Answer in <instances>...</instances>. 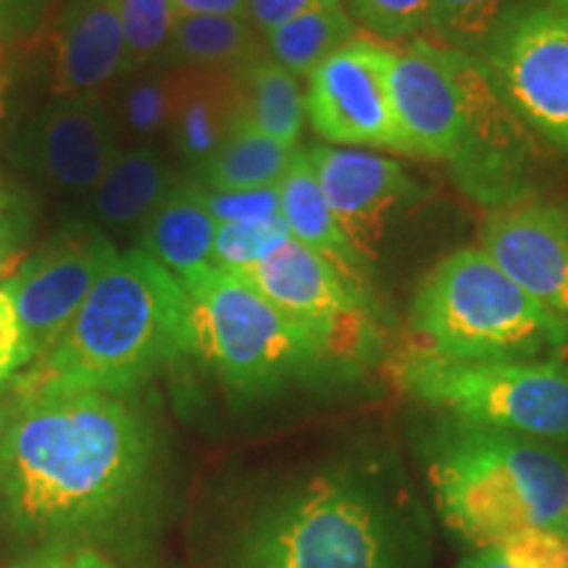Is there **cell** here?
<instances>
[{
    "mask_svg": "<svg viewBox=\"0 0 568 568\" xmlns=\"http://www.w3.org/2000/svg\"><path fill=\"white\" fill-rule=\"evenodd\" d=\"M13 393L0 466L3 521L21 537L74 542L130 514L153 464L140 410L98 389Z\"/></svg>",
    "mask_w": 568,
    "mask_h": 568,
    "instance_id": "cell-1",
    "label": "cell"
},
{
    "mask_svg": "<svg viewBox=\"0 0 568 568\" xmlns=\"http://www.w3.org/2000/svg\"><path fill=\"white\" fill-rule=\"evenodd\" d=\"M184 355L187 295L172 272L134 247L113 255L59 343L13 387L126 395Z\"/></svg>",
    "mask_w": 568,
    "mask_h": 568,
    "instance_id": "cell-2",
    "label": "cell"
},
{
    "mask_svg": "<svg viewBox=\"0 0 568 568\" xmlns=\"http://www.w3.org/2000/svg\"><path fill=\"white\" fill-rule=\"evenodd\" d=\"M426 474L447 529L474 550L560 529L568 508V460L542 439L447 422Z\"/></svg>",
    "mask_w": 568,
    "mask_h": 568,
    "instance_id": "cell-3",
    "label": "cell"
},
{
    "mask_svg": "<svg viewBox=\"0 0 568 568\" xmlns=\"http://www.w3.org/2000/svg\"><path fill=\"white\" fill-rule=\"evenodd\" d=\"M400 524L366 481L316 474L247 521L232 568H403Z\"/></svg>",
    "mask_w": 568,
    "mask_h": 568,
    "instance_id": "cell-4",
    "label": "cell"
},
{
    "mask_svg": "<svg viewBox=\"0 0 568 568\" xmlns=\"http://www.w3.org/2000/svg\"><path fill=\"white\" fill-rule=\"evenodd\" d=\"M424 351L450 361H539L568 345V322L468 247L439 261L410 305Z\"/></svg>",
    "mask_w": 568,
    "mask_h": 568,
    "instance_id": "cell-5",
    "label": "cell"
},
{
    "mask_svg": "<svg viewBox=\"0 0 568 568\" xmlns=\"http://www.w3.org/2000/svg\"><path fill=\"white\" fill-rule=\"evenodd\" d=\"M180 284L187 295L190 355L232 393H274L332 364L314 335L243 276L209 266Z\"/></svg>",
    "mask_w": 568,
    "mask_h": 568,
    "instance_id": "cell-6",
    "label": "cell"
},
{
    "mask_svg": "<svg viewBox=\"0 0 568 568\" xmlns=\"http://www.w3.org/2000/svg\"><path fill=\"white\" fill-rule=\"evenodd\" d=\"M393 372L403 393L450 422L568 443L566 361H450L414 347Z\"/></svg>",
    "mask_w": 568,
    "mask_h": 568,
    "instance_id": "cell-7",
    "label": "cell"
},
{
    "mask_svg": "<svg viewBox=\"0 0 568 568\" xmlns=\"http://www.w3.org/2000/svg\"><path fill=\"white\" fill-rule=\"evenodd\" d=\"M518 122L568 153V0H516L479 55Z\"/></svg>",
    "mask_w": 568,
    "mask_h": 568,
    "instance_id": "cell-8",
    "label": "cell"
},
{
    "mask_svg": "<svg viewBox=\"0 0 568 568\" xmlns=\"http://www.w3.org/2000/svg\"><path fill=\"white\" fill-rule=\"evenodd\" d=\"M237 276L314 335L332 364H364L379 347V326L364 282L295 237Z\"/></svg>",
    "mask_w": 568,
    "mask_h": 568,
    "instance_id": "cell-9",
    "label": "cell"
},
{
    "mask_svg": "<svg viewBox=\"0 0 568 568\" xmlns=\"http://www.w3.org/2000/svg\"><path fill=\"white\" fill-rule=\"evenodd\" d=\"M464 103V134L450 166L458 187L487 209L524 203L535 166V145L527 126L503 103L485 67L474 55L447 48Z\"/></svg>",
    "mask_w": 568,
    "mask_h": 568,
    "instance_id": "cell-10",
    "label": "cell"
},
{
    "mask_svg": "<svg viewBox=\"0 0 568 568\" xmlns=\"http://www.w3.org/2000/svg\"><path fill=\"white\" fill-rule=\"evenodd\" d=\"M116 253L98 226L69 224L0 282L17 311L32 364L59 343Z\"/></svg>",
    "mask_w": 568,
    "mask_h": 568,
    "instance_id": "cell-11",
    "label": "cell"
},
{
    "mask_svg": "<svg viewBox=\"0 0 568 568\" xmlns=\"http://www.w3.org/2000/svg\"><path fill=\"white\" fill-rule=\"evenodd\" d=\"M389 45L355 38L311 71L305 116L322 140L408 155L389 98Z\"/></svg>",
    "mask_w": 568,
    "mask_h": 568,
    "instance_id": "cell-12",
    "label": "cell"
},
{
    "mask_svg": "<svg viewBox=\"0 0 568 568\" xmlns=\"http://www.w3.org/2000/svg\"><path fill=\"white\" fill-rule=\"evenodd\" d=\"M305 151L339 226L372 264L387 226L422 197V190L400 163L364 148L311 145Z\"/></svg>",
    "mask_w": 568,
    "mask_h": 568,
    "instance_id": "cell-13",
    "label": "cell"
},
{
    "mask_svg": "<svg viewBox=\"0 0 568 568\" xmlns=\"http://www.w3.org/2000/svg\"><path fill=\"white\" fill-rule=\"evenodd\" d=\"M103 98H53L21 134L19 161L61 193H92L122 153Z\"/></svg>",
    "mask_w": 568,
    "mask_h": 568,
    "instance_id": "cell-14",
    "label": "cell"
},
{
    "mask_svg": "<svg viewBox=\"0 0 568 568\" xmlns=\"http://www.w3.org/2000/svg\"><path fill=\"white\" fill-rule=\"evenodd\" d=\"M387 80L408 155L450 163L464 134V103L447 48L429 38L389 45Z\"/></svg>",
    "mask_w": 568,
    "mask_h": 568,
    "instance_id": "cell-15",
    "label": "cell"
},
{
    "mask_svg": "<svg viewBox=\"0 0 568 568\" xmlns=\"http://www.w3.org/2000/svg\"><path fill=\"white\" fill-rule=\"evenodd\" d=\"M479 251L545 311L568 322V209L524 201L489 211Z\"/></svg>",
    "mask_w": 568,
    "mask_h": 568,
    "instance_id": "cell-16",
    "label": "cell"
},
{
    "mask_svg": "<svg viewBox=\"0 0 568 568\" xmlns=\"http://www.w3.org/2000/svg\"><path fill=\"white\" fill-rule=\"evenodd\" d=\"M122 69V0H67L55 30V98H103Z\"/></svg>",
    "mask_w": 568,
    "mask_h": 568,
    "instance_id": "cell-17",
    "label": "cell"
},
{
    "mask_svg": "<svg viewBox=\"0 0 568 568\" xmlns=\"http://www.w3.org/2000/svg\"><path fill=\"white\" fill-rule=\"evenodd\" d=\"M219 222L205 201V187L197 180H176L151 216L134 230L138 251L176 280L213 266V240Z\"/></svg>",
    "mask_w": 568,
    "mask_h": 568,
    "instance_id": "cell-18",
    "label": "cell"
},
{
    "mask_svg": "<svg viewBox=\"0 0 568 568\" xmlns=\"http://www.w3.org/2000/svg\"><path fill=\"white\" fill-rule=\"evenodd\" d=\"M237 69H180L172 116V145L195 172L211 159L240 122Z\"/></svg>",
    "mask_w": 568,
    "mask_h": 568,
    "instance_id": "cell-19",
    "label": "cell"
},
{
    "mask_svg": "<svg viewBox=\"0 0 568 568\" xmlns=\"http://www.w3.org/2000/svg\"><path fill=\"white\" fill-rule=\"evenodd\" d=\"M280 203L284 224H287L290 234H293L297 243L329 258L332 264L343 268L345 274H351L353 280L364 282L372 264L355 251L351 237H347L337 216L332 213L322 187H318L316 172L311 166L305 148H297L287 174L282 176Z\"/></svg>",
    "mask_w": 568,
    "mask_h": 568,
    "instance_id": "cell-20",
    "label": "cell"
},
{
    "mask_svg": "<svg viewBox=\"0 0 568 568\" xmlns=\"http://www.w3.org/2000/svg\"><path fill=\"white\" fill-rule=\"evenodd\" d=\"M176 180L151 145H124L90 193V209L109 230H138Z\"/></svg>",
    "mask_w": 568,
    "mask_h": 568,
    "instance_id": "cell-21",
    "label": "cell"
},
{
    "mask_svg": "<svg viewBox=\"0 0 568 568\" xmlns=\"http://www.w3.org/2000/svg\"><path fill=\"white\" fill-rule=\"evenodd\" d=\"M243 111L240 122L251 124L282 145L297 148L305 126V92L301 80L280 67L272 55H261L237 69Z\"/></svg>",
    "mask_w": 568,
    "mask_h": 568,
    "instance_id": "cell-22",
    "label": "cell"
},
{
    "mask_svg": "<svg viewBox=\"0 0 568 568\" xmlns=\"http://www.w3.org/2000/svg\"><path fill=\"white\" fill-rule=\"evenodd\" d=\"M297 148L282 145L251 124L237 122L224 145L197 169L195 180L213 193H247L280 187Z\"/></svg>",
    "mask_w": 568,
    "mask_h": 568,
    "instance_id": "cell-23",
    "label": "cell"
},
{
    "mask_svg": "<svg viewBox=\"0 0 568 568\" xmlns=\"http://www.w3.org/2000/svg\"><path fill=\"white\" fill-rule=\"evenodd\" d=\"M266 55L264 34L245 17H180L163 63L174 69H240Z\"/></svg>",
    "mask_w": 568,
    "mask_h": 568,
    "instance_id": "cell-24",
    "label": "cell"
},
{
    "mask_svg": "<svg viewBox=\"0 0 568 568\" xmlns=\"http://www.w3.org/2000/svg\"><path fill=\"white\" fill-rule=\"evenodd\" d=\"M176 82H180V69L159 63V67L132 71L113 84L111 98H105V109L111 113L119 140L148 145V140L169 134Z\"/></svg>",
    "mask_w": 568,
    "mask_h": 568,
    "instance_id": "cell-25",
    "label": "cell"
},
{
    "mask_svg": "<svg viewBox=\"0 0 568 568\" xmlns=\"http://www.w3.org/2000/svg\"><path fill=\"white\" fill-rule=\"evenodd\" d=\"M355 38H358V24L339 3L311 9L264 32V45L266 53L290 74H295L297 80H303V77L308 80L318 63H324L332 53Z\"/></svg>",
    "mask_w": 568,
    "mask_h": 568,
    "instance_id": "cell-26",
    "label": "cell"
},
{
    "mask_svg": "<svg viewBox=\"0 0 568 568\" xmlns=\"http://www.w3.org/2000/svg\"><path fill=\"white\" fill-rule=\"evenodd\" d=\"M510 3L516 0H429L424 38L479 59Z\"/></svg>",
    "mask_w": 568,
    "mask_h": 568,
    "instance_id": "cell-27",
    "label": "cell"
},
{
    "mask_svg": "<svg viewBox=\"0 0 568 568\" xmlns=\"http://www.w3.org/2000/svg\"><path fill=\"white\" fill-rule=\"evenodd\" d=\"M176 21H180V13L172 0H122V77L163 63L169 45H172Z\"/></svg>",
    "mask_w": 568,
    "mask_h": 568,
    "instance_id": "cell-28",
    "label": "cell"
},
{
    "mask_svg": "<svg viewBox=\"0 0 568 568\" xmlns=\"http://www.w3.org/2000/svg\"><path fill=\"white\" fill-rule=\"evenodd\" d=\"M293 237L282 216L253 224H219L213 240V266L240 274L272 255L276 247Z\"/></svg>",
    "mask_w": 568,
    "mask_h": 568,
    "instance_id": "cell-29",
    "label": "cell"
},
{
    "mask_svg": "<svg viewBox=\"0 0 568 568\" xmlns=\"http://www.w3.org/2000/svg\"><path fill=\"white\" fill-rule=\"evenodd\" d=\"M343 6L355 24L385 45L426 34L429 0H343Z\"/></svg>",
    "mask_w": 568,
    "mask_h": 568,
    "instance_id": "cell-30",
    "label": "cell"
},
{
    "mask_svg": "<svg viewBox=\"0 0 568 568\" xmlns=\"http://www.w3.org/2000/svg\"><path fill=\"white\" fill-rule=\"evenodd\" d=\"M34 205L30 195L0 176V276L19 258L21 247L32 234Z\"/></svg>",
    "mask_w": 568,
    "mask_h": 568,
    "instance_id": "cell-31",
    "label": "cell"
},
{
    "mask_svg": "<svg viewBox=\"0 0 568 568\" xmlns=\"http://www.w3.org/2000/svg\"><path fill=\"white\" fill-rule=\"evenodd\" d=\"M205 201L219 224H253L282 216L280 187L247 190V193H213L205 190Z\"/></svg>",
    "mask_w": 568,
    "mask_h": 568,
    "instance_id": "cell-32",
    "label": "cell"
},
{
    "mask_svg": "<svg viewBox=\"0 0 568 568\" xmlns=\"http://www.w3.org/2000/svg\"><path fill=\"white\" fill-rule=\"evenodd\" d=\"M32 366V353L27 347L17 311L9 295L0 290V389L11 387L21 372Z\"/></svg>",
    "mask_w": 568,
    "mask_h": 568,
    "instance_id": "cell-33",
    "label": "cell"
},
{
    "mask_svg": "<svg viewBox=\"0 0 568 568\" xmlns=\"http://www.w3.org/2000/svg\"><path fill=\"white\" fill-rule=\"evenodd\" d=\"M13 568H116L101 550L82 542H45Z\"/></svg>",
    "mask_w": 568,
    "mask_h": 568,
    "instance_id": "cell-34",
    "label": "cell"
},
{
    "mask_svg": "<svg viewBox=\"0 0 568 568\" xmlns=\"http://www.w3.org/2000/svg\"><path fill=\"white\" fill-rule=\"evenodd\" d=\"M343 0H247V17L261 34L284 24V21L301 17L311 9H324V6H339Z\"/></svg>",
    "mask_w": 568,
    "mask_h": 568,
    "instance_id": "cell-35",
    "label": "cell"
},
{
    "mask_svg": "<svg viewBox=\"0 0 568 568\" xmlns=\"http://www.w3.org/2000/svg\"><path fill=\"white\" fill-rule=\"evenodd\" d=\"M48 0H0V42L32 30Z\"/></svg>",
    "mask_w": 568,
    "mask_h": 568,
    "instance_id": "cell-36",
    "label": "cell"
},
{
    "mask_svg": "<svg viewBox=\"0 0 568 568\" xmlns=\"http://www.w3.org/2000/svg\"><path fill=\"white\" fill-rule=\"evenodd\" d=\"M180 17H247V0H172Z\"/></svg>",
    "mask_w": 568,
    "mask_h": 568,
    "instance_id": "cell-37",
    "label": "cell"
},
{
    "mask_svg": "<svg viewBox=\"0 0 568 568\" xmlns=\"http://www.w3.org/2000/svg\"><path fill=\"white\" fill-rule=\"evenodd\" d=\"M458 568H521L503 548H481L464 558Z\"/></svg>",
    "mask_w": 568,
    "mask_h": 568,
    "instance_id": "cell-38",
    "label": "cell"
},
{
    "mask_svg": "<svg viewBox=\"0 0 568 568\" xmlns=\"http://www.w3.org/2000/svg\"><path fill=\"white\" fill-rule=\"evenodd\" d=\"M9 95H11V67L6 45L0 42V132H3L6 119H9Z\"/></svg>",
    "mask_w": 568,
    "mask_h": 568,
    "instance_id": "cell-39",
    "label": "cell"
},
{
    "mask_svg": "<svg viewBox=\"0 0 568 568\" xmlns=\"http://www.w3.org/2000/svg\"><path fill=\"white\" fill-rule=\"evenodd\" d=\"M13 403H17V393H13V387L0 389V466H3V445H6V432H9L11 414H13Z\"/></svg>",
    "mask_w": 568,
    "mask_h": 568,
    "instance_id": "cell-40",
    "label": "cell"
},
{
    "mask_svg": "<svg viewBox=\"0 0 568 568\" xmlns=\"http://www.w3.org/2000/svg\"><path fill=\"white\" fill-rule=\"evenodd\" d=\"M560 529H564V537H566V545H568V508L564 514V521H560Z\"/></svg>",
    "mask_w": 568,
    "mask_h": 568,
    "instance_id": "cell-41",
    "label": "cell"
}]
</instances>
